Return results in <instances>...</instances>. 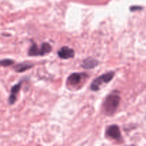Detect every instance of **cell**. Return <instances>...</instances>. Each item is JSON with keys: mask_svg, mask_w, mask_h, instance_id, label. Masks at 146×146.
Returning a JSON list of instances; mask_svg holds the SVG:
<instances>
[{"mask_svg": "<svg viewBox=\"0 0 146 146\" xmlns=\"http://www.w3.org/2000/svg\"><path fill=\"white\" fill-rule=\"evenodd\" d=\"M120 104V96L115 93L110 94L104 103V109L107 115H113L116 111Z\"/></svg>", "mask_w": 146, "mask_h": 146, "instance_id": "1", "label": "cell"}, {"mask_svg": "<svg viewBox=\"0 0 146 146\" xmlns=\"http://www.w3.org/2000/svg\"><path fill=\"white\" fill-rule=\"evenodd\" d=\"M115 73L113 71H109L103 75L100 76L98 78H95L91 84V88L94 91H97L100 89L102 84H108L113 78Z\"/></svg>", "mask_w": 146, "mask_h": 146, "instance_id": "2", "label": "cell"}, {"mask_svg": "<svg viewBox=\"0 0 146 146\" xmlns=\"http://www.w3.org/2000/svg\"><path fill=\"white\" fill-rule=\"evenodd\" d=\"M86 76V74H79V73H74L71 74L67 79V83L69 86H76L78 84L82 82L83 80Z\"/></svg>", "mask_w": 146, "mask_h": 146, "instance_id": "3", "label": "cell"}, {"mask_svg": "<svg viewBox=\"0 0 146 146\" xmlns=\"http://www.w3.org/2000/svg\"><path fill=\"white\" fill-rule=\"evenodd\" d=\"M75 55L74 50L68 46H63L58 50V56L63 59H68L71 58Z\"/></svg>", "mask_w": 146, "mask_h": 146, "instance_id": "4", "label": "cell"}, {"mask_svg": "<svg viewBox=\"0 0 146 146\" xmlns=\"http://www.w3.org/2000/svg\"><path fill=\"white\" fill-rule=\"evenodd\" d=\"M106 135L114 140H119L121 136L119 127L117 125H110L106 129Z\"/></svg>", "mask_w": 146, "mask_h": 146, "instance_id": "5", "label": "cell"}, {"mask_svg": "<svg viewBox=\"0 0 146 146\" xmlns=\"http://www.w3.org/2000/svg\"><path fill=\"white\" fill-rule=\"evenodd\" d=\"M21 86V81H19L18 84H15L12 88H11V91H10V95L9 97V103L10 105H13L15 103L16 100H17V95L20 91V88Z\"/></svg>", "mask_w": 146, "mask_h": 146, "instance_id": "6", "label": "cell"}, {"mask_svg": "<svg viewBox=\"0 0 146 146\" xmlns=\"http://www.w3.org/2000/svg\"><path fill=\"white\" fill-rule=\"evenodd\" d=\"M98 64V61L96 59L92 58V57H88L83 61L81 66L86 69H91V68H95Z\"/></svg>", "mask_w": 146, "mask_h": 146, "instance_id": "7", "label": "cell"}, {"mask_svg": "<svg viewBox=\"0 0 146 146\" xmlns=\"http://www.w3.org/2000/svg\"><path fill=\"white\" fill-rule=\"evenodd\" d=\"M28 54L29 56H44L43 51L41 50V48H38L37 44L35 42H33L31 46H30L29 49Z\"/></svg>", "mask_w": 146, "mask_h": 146, "instance_id": "8", "label": "cell"}, {"mask_svg": "<svg viewBox=\"0 0 146 146\" xmlns=\"http://www.w3.org/2000/svg\"><path fill=\"white\" fill-rule=\"evenodd\" d=\"M32 66L33 64H29V63H21V64H19L17 65H16L14 68L15 70V71H17V72L21 73L29 69Z\"/></svg>", "mask_w": 146, "mask_h": 146, "instance_id": "9", "label": "cell"}, {"mask_svg": "<svg viewBox=\"0 0 146 146\" xmlns=\"http://www.w3.org/2000/svg\"><path fill=\"white\" fill-rule=\"evenodd\" d=\"M41 50H42L44 55H46V54H48V53L51 51V49H52L51 45L47 42L42 43L41 45Z\"/></svg>", "mask_w": 146, "mask_h": 146, "instance_id": "10", "label": "cell"}, {"mask_svg": "<svg viewBox=\"0 0 146 146\" xmlns=\"http://www.w3.org/2000/svg\"><path fill=\"white\" fill-rule=\"evenodd\" d=\"M14 64V61L9 58H5L1 61V65L2 66H9L12 65Z\"/></svg>", "mask_w": 146, "mask_h": 146, "instance_id": "11", "label": "cell"}, {"mask_svg": "<svg viewBox=\"0 0 146 146\" xmlns=\"http://www.w3.org/2000/svg\"><path fill=\"white\" fill-rule=\"evenodd\" d=\"M143 9V7H138V6H133L132 7H131V8H130V10H131V11H135V10H140V9Z\"/></svg>", "mask_w": 146, "mask_h": 146, "instance_id": "12", "label": "cell"}, {"mask_svg": "<svg viewBox=\"0 0 146 146\" xmlns=\"http://www.w3.org/2000/svg\"><path fill=\"white\" fill-rule=\"evenodd\" d=\"M131 146H134V145H131Z\"/></svg>", "mask_w": 146, "mask_h": 146, "instance_id": "13", "label": "cell"}]
</instances>
